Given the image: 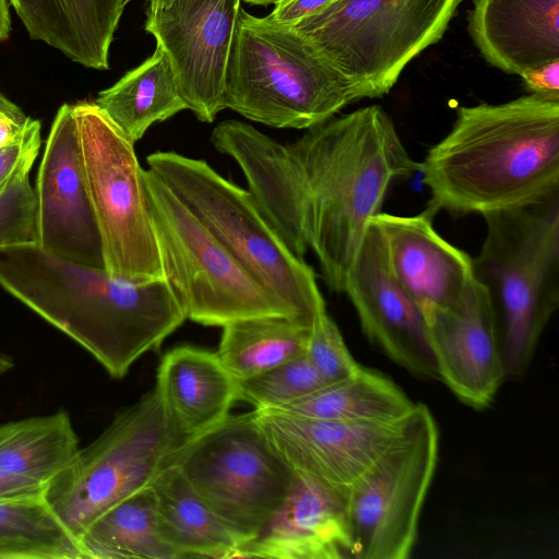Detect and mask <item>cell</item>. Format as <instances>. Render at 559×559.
<instances>
[{
    "label": "cell",
    "mask_w": 559,
    "mask_h": 559,
    "mask_svg": "<svg viewBox=\"0 0 559 559\" xmlns=\"http://www.w3.org/2000/svg\"><path fill=\"white\" fill-rule=\"evenodd\" d=\"M211 142L239 166L288 249L299 258L309 249L316 254L335 293H344L389 187L420 169L378 105L333 117L290 143L236 119L218 123Z\"/></svg>",
    "instance_id": "obj_1"
},
{
    "label": "cell",
    "mask_w": 559,
    "mask_h": 559,
    "mask_svg": "<svg viewBox=\"0 0 559 559\" xmlns=\"http://www.w3.org/2000/svg\"><path fill=\"white\" fill-rule=\"evenodd\" d=\"M0 287L88 352L112 378L186 320L165 278L134 283L34 241L0 245Z\"/></svg>",
    "instance_id": "obj_2"
},
{
    "label": "cell",
    "mask_w": 559,
    "mask_h": 559,
    "mask_svg": "<svg viewBox=\"0 0 559 559\" xmlns=\"http://www.w3.org/2000/svg\"><path fill=\"white\" fill-rule=\"evenodd\" d=\"M419 171L436 213L483 216L559 194V100L460 107Z\"/></svg>",
    "instance_id": "obj_3"
},
{
    "label": "cell",
    "mask_w": 559,
    "mask_h": 559,
    "mask_svg": "<svg viewBox=\"0 0 559 559\" xmlns=\"http://www.w3.org/2000/svg\"><path fill=\"white\" fill-rule=\"evenodd\" d=\"M483 217L473 272L491 307L506 376L519 378L559 307V194Z\"/></svg>",
    "instance_id": "obj_4"
},
{
    "label": "cell",
    "mask_w": 559,
    "mask_h": 559,
    "mask_svg": "<svg viewBox=\"0 0 559 559\" xmlns=\"http://www.w3.org/2000/svg\"><path fill=\"white\" fill-rule=\"evenodd\" d=\"M353 102L344 76L294 25L240 9L225 108L269 127L308 130Z\"/></svg>",
    "instance_id": "obj_5"
},
{
    "label": "cell",
    "mask_w": 559,
    "mask_h": 559,
    "mask_svg": "<svg viewBox=\"0 0 559 559\" xmlns=\"http://www.w3.org/2000/svg\"><path fill=\"white\" fill-rule=\"evenodd\" d=\"M146 163L207 231L301 323L311 326L326 311L314 271L288 249L249 190L224 178L205 160L176 152H154Z\"/></svg>",
    "instance_id": "obj_6"
},
{
    "label": "cell",
    "mask_w": 559,
    "mask_h": 559,
    "mask_svg": "<svg viewBox=\"0 0 559 559\" xmlns=\"http://www.w3.org/2000/svg\"><path fill=\"white\" fill-rule=\"evenodd\" d=\"M463 0H333L294 26L344 76L355 100L381 97L443 36Z\"/></svg>",
    "instance_id": "obj_7"
},
{
    "label": "cell",
    "mask_w": 559,
    "mask_h": 559,
    "mask_svg": "<svg viewBox=\"0 0 559 559\" xmlns=\"http://www.w3.org/2000/svg\"><path fill=\"white\" fill-rule=\"evenodd\" d=\"M143 182L163 276L186 319L207 326L259 317H287L300 322L148 168L143 169Z\"/></svg>",
    "instance_id": "obj_8"
},
{
    "label": "cell",
    "mask_w": 559,
    "mask_h": 559,
    "mask_svg": "<svg viewBox=\"0 0 559 559\" xmlns=\"http://www.w3.org/2000/svg\"><path fill=\"white\" fill-rule=\"evenodd\" d=\"M186 441L154 389L80 449L71 465L47 486L45 499L80 543L105 511L148 487Z\"/></svg>",
    "instance_id": "obj_9"
},
{
    "label": "cell",
    "mask_w": 559,
    "mask_h": 559,
    "mask_svg": "<svg viewBox=\"0 0 559 559\" xmlns=\"http://www.w3.org/2000/svg\"><path fill=\"white\" fill-rule=\"evenodd\" d=\"M168 464L182 473L240 547L254 539L280 508L295 474L253 412L228 415L187 440Z\"/></svg>",
    "instance_id": "obj_10"
},
{
    "label": "cell",
    "mask_w": 559,
    "mask_h": 559,
    "mask_svg": "<svg viewBox=\"0 0 559 559\" xmlns=\"http://www.w3.org/2000/svg\"><path fill=\"white\" fill-rule=\"evenodd\" d=\"M72 106L105 270L134 283L164 278L134 143L94 102Z\"/></svg>",
    "instance_id": "obj_11"
},
{
    "label": "cell",
    "mask_w": 559,
    "mask_h": 559,
    "mask_svg": "<svg viewBox=\"0 0 559 559\" xmlns=\"http://www.w3.org/2000/svg\"><path fill=\"white\" fill-rule=\"evenodd\" d=\"M438 457L437 423L426 405L416 403L401 436L349 488L352 557H409Z\"/></svg>",
    "instance_id": "obj_12"
},
{
    "label": "cell",
    "mask_w": 559,
    "mask_h": 559,
    "mask_svg": "<svg viewBox=\"0 0 559 559\" xmlns=\"http://www.w3.org/2000/svg\"><path fill=\"white\" fill-rule=\"evenodd\" d=\"M242 0H171L146 10L145 31L167 56L181 98L202 122L225 109L228 61Z\"/></svg>",
    "instance_id": "obj_13"
},
{
    "label": "cell",
    "mask_w": 559,
    "mask_h": 559,
    "mask_svg": "<svg viewBox=\"0 0 559 559\" xmlns=\"http://www.w3.org/2000/svg\"><path fill=\"white\" fill-rule=\"evenodd\" d=\"M34 194V242L56 255L104 267L102 241L84 178L72 104L61 105L53 118Z\"/></svg>",
    "instance_id": "obj_14"
},
{
    "label": "cell",
    "mask_w": 559,
    "mask_h": 559,
    "mask_svg": "<svg viewBox=\"0 0 559 559\" xmlns=\"http://www.w3.org/2000/svg\"><path fill=\"white\" fill-rule=\"evenodd\" d=\"M253 413L267 440L295 472L345 489L401 436L411 415L392 423H360L306 417L278 408Z\"/></svg>",
    "instance_id": "obj_15"
},
{
    "label": "cell",
    "mask_w": 559,
    "mask_h": 559,
    "mask_svg": "<svg viewBox=\"0 0 559 559\" xmlns=\"http://www.w3.org/2000/svg\"><path fill=\"white\" fill-rule=\"evenodd\" d=\"M350 299L366 336L411 373L438 379L421 310L395 280L378 225L370 219L347 275Z\"/></svg>",
    "instance_id": "obj_16"
},
{
    "label": "cell",
    "mask_w": 559,
    "mask_h": 559,
    "mask_svg": "<svg viewBox=\"0 0 559 559\" xmlns=\"http://www.w3.org/2000/svg\"><path fill=\"white\" fill-rule=\"evenodd\" d=\"M442 381L465 405L483 409L507 379L493 314L476 281L454 306L423 311Z\"/></svg>",
    "instance_id": "obj_17"
},
{
    "label": "cell",
    "mask_w": 559,
    "mask_h": 559,
    "mask_svg": "<svg viewBox=\"0 0 559 559\" xmlns=\"http://www.w3.org/2000/svg\"><path fill=\"white\" fill-rule=\"evenodd\" d=\"M349 489L295 472L288 492L259 535L236 558L338 559L352 557Z\"/></svg>",
    "instance_id": "obj_18"
},
{
    "label": "cell",
    "mask_w": 559,
    "mask_h": 559,
    "mask_svg": "<svg viewBox=\"0 0 559 559\" xmlns=\"http://www.w3.org/2000/svg\"><path fill=\"white\" fill-rule=\"evenodd\" d=\"M437 213L402 216L378 213L390 269L423 311L456 305L475 282L472 257L442 238L433 227Z\"/></svg>",
    "instance_id": "obj_19"
},
{
    "label": "cell",
    "mask_w": 559,
    "mask_h": 559,
    "mask_svg": "<svg viewBox=\"0 0 559 559\" xmlns=\"http://www.w3.org/2000/svg\"><path fill=\"white\" fill-rule=\"evenodd\" d=\"M468 32L486 61L521 75L559 60V0H473Z\"/></svg>",
    "instance_id": "obj_20"
},
{
    "label": "cell",
    "mask_w": 559,
    "mask_h": 559,
    "mask_svg": "<svg viewBox=\"0 0 559 559\" xmlns=\"http://www.w3.org/2000/svg\"><path fill=\"white\" fill-rule=\"evenodd\" d=\"M155 390L187 440L225 419L237 401L236 379L217 354L191 345L178 346L163 356Z\"/></svg>",
    "instance_id": "obj_21"
},
{
    "label": "cell",
    "mask_w": 559,
    "mask_h": 559,
    "mask_svg": "<svg viewBox=\"0 0 559 559\" xmlns=\"http://www.w3.org/2000/svg\"><path fill=\"white\" fill-rule=\"evenodd\" d=\"M130 0H9L33 40L71 61L109 69V49Z\"/></svg>",
    "instance_id": "obj_22"
},
{
    "label": "cell",
    "mask_w": 559,
    "mask_h": 559,
    "mask_svg": "<svg viewBox=\"0 0 559 559\" xmlns=\"http://www.w3.org/2000/svg\"><path fill=\"white\" fill-rule=\"evenodd\" d=\"M150 486L160 534L179 558H236L239 540L176 466L167 464Z\"/></svg>",
    "instance_id": "obj_23"
},
{
    "label": "cell",
    "mask_w": 559,
    "mask_h": 559,
    "mask_svg": "<svg viewBox=\"0 0 559 559\" xmlns=\"http://www.w3.org/2000/svg\"><path fill=\"white\" fill-rule=\"evenodd\" d=\"M94 103L134 144L153 123L188 109L169 60L157 46L140 66L100 91Z\"/></svg>",
    "instance_id": "obj_24"
},
{
    "label": "cell",
    "mask_w": 559,
    "mask_h": 559,
    "mask_svg": "<svg viewBox=\"0 0 559 559\" xmlns=\"http://www.w3.org/2000/svg\"><path fill=\"white\" fill-rule=\"evenodd\" d=\"M80 449L64 409L0 425V468L45 488L71 465Z\"/></svg>",
    "instance_id": "obj_25"
},
{
    "label": "cell",
    "mask_w": 559,
    "mask_h": 559,
    "mask_svg": "<svg viewBox=\"0 0 559 559\" xmlns=\"http://www.w3.org/2000/svg\"><path fill=\"white\" fill-rule=\"evenodd\" d=\"M415 405L392 380L361 367L278 409L319 419L392 423L408 416Z\"/></svg>",
    "instance_id": "obj_26"
},
{
    "label": "cell",
    "mask_w": 559,
    "mask_h": 559,
    "mask_svg": "<svg viewBox=\"0 0 559 559\" xmlns=\"http://www.w3.org/2000/svg\"><path fill=\"white\" fill-rule=\"evenodd\" d=\"M85 559H178L160 534L151 486L116 503L80 539Z\"/></svg>",
    "instance_id": "obj_27"
},
{
    "label": "cell",
    "mask_w": 559,
    "mask_h": 559,
    "mask_svg": "<svg viewBox=\"0 0 559 559\" xmlns=\"http://www.w3.org/2000/svg\"><path fill=\"white\" fill-rule=\"evenodd\" d=\"M222 328L216 354L227 371L239 380L306 355L311 326L287 317H259Z\"/></svg>",
    "instance_id": "obj_28"
},
{
    "label": "cell",
    "mask_w": 559,
    "mask_h": 559,
    "mask_svg": "<svg viewBox=\"0 0 559 559\" xmlns=\"http://www.w3.org/2000/svg\"><path fill=\"white\" fill-rule=\"evenodd\" d=\"M85 559L45 495L0 500V559Z\"/></svg>",
    "instance_id": "obj_29"
},
{
    "label": "cell",
    "mask_w": 559,
    "mask_h": 559,
    "mask_svg": "<svg viewBox=\"0 0 559 559\" xmlns=\"http://www.w3.org/2000/svg\"><path fill=\"white\" fill-rule=\"evenodd\" d=\"M328 384L306 355L236 380L237 400L254 409L280 408Z\"/></svg>",
    "instance_id": "obj_30"
},
{
    "label": "cell",
    "mask_w": 559,
    "mask_h": 559,
    "mask_svg": "<svg viewBox=\"0 0 559 559\" xmlns=\"http://www.w3.org/2000/svg\"><path fill=\"white\" fill-rule=\"evenodd\" d=\"M306 356L328 384L346 379L361 368L326 311L320 313L310 328Z\"/></svg>",
    "instance_id": "obj_31"
},
{
    "label": "cell",
    "mask_w": 559,
    "mask_h": 559,
    "mask_svg": "<svg viewBox=\"0 0 559 559\" xmlns=\"http://www.w3.org/2000/svg\"><path fill=\"white\" fill-rule=\"evenodd\" d=\"M29 171H19L0 188V245L35 239L36 205Z\"/></svg>",
    "instance_id": "obj_32"
},
{
    "label": "cell",
    "mask_w": 559,
    "mask_h": 559,
    "mask_svg": "<svg viewBox=\"0 0 559 559\" xmlns=\"http://www.w3.org/2000/svg\"><path fill=\"white\" fill-rule=\"evenodd\" d=\"M39 120L27 118L20 134L0 147V188L15 174L32 169L41 146Z\"/></svg>",
    "instance_id": "obj_33"
},
{
    "label": "cell",
    "mask_w": 559,
    "mask_h": 559,
    "mask_svg": "<svg viewBox=\"0 0 559 559\" xmlns=\"http://www.w3.org/2000/svg\"><path fill=\"white\" fill-rule=\"evenodd\" d=\"M520 76L532 94L559 100V60L527 70Z\"/></svg>",
    "instance_id": "obj_34"
},
{
    "label": "cell",
    "mask_w": 559,
    "mask_h": 559,
    "mask_svg": "<svg viewBox=\"0 0 559 559\" xmlns=\"http://www.w3.org/2000/svg\"><path fill=\"white\" fill-rule=\"evenodd\" d=\"M45 490V487L24 481L0 468V500L41 496Z\"/></svg>",
    "instance_id": "obj_35"
},
{
    "label": "cell",
    "mask_w": 559,
    "mask_h": 559,
    "mask_svg": "<svg viewBox=\"0 0 559 559\" xmlns=\"http://www.w3.org/2000/svg\"><path fill=\"white\" fill-rule=\"evenodd\" d=\"M27 118L22 121L5 112H0V147L11 142L20 134Z\"/></svg>",
    "instance_id": "obj_36"
},
{
    "label": "cell",
    "mask_w": 559,
    "mask_h": 559,
    "mask_svg": "<svg viewBox=\"0 0 559 559\" xmlns=\"http://www.w3.org/2000/svg\"><path fill=\"white\" fill-rule=\"evenodd\" d=\"M11 32V15L8 0H0V44L5 41Z\"/></svg>",
    "instance_id": "obj_37"
},
{
    "label": "cell",
    "mask_w": 559,
    "mask_h": 559,
    "mask_svg": "<svg viewBox=\"0 0 559 559\" xmlns=\"http://www.w3.org/2000/svg\"><path fill=\"white\" fill-rule=\"evenodd\" d=\"M0 112H5L22 121L28 117L16 104L7 98L2 93H0Z\"/></svg>",
    "instance_id": "obj_38"
},
{
    "label": "cell",
    "mask_w": 559,
    "mask_h": 559,
    "mask_svg": "<svg viewBox=\"0 0 559 559\" xmlns=\"http://www.w3.org/2000/svg\"><path fill=\"white\" fill-rule=\"evenodd\" d=\"M13 366V359L7 354L0 352V377L11 370Z\"/></svg>",
    "instance_id": "obj_39"
},
{
    "label": "cell",
    "mask_w": 559,
    "mask_h": 559,
    "mask_svg": "<svg viewBox=\"0 0 559 559\" xmlns=\"http://www.w3.org/2000/svg\"><path fill=\"white\" fill-rule=\"evenodd\" d=\"M243 2L250 4V5H275L276 3L281 2L282 0H242Z\"/></svg>",
    "instance_id": "obj_40"
},
{
    "label": "cell",
    "mask_w": 559,
    "mask_h": 559,
    "mask_svg": "<svg viewBox=\"0 0 559 559\" xmlns=\"http://www.w3.org/2000/svg\"><path fill=\"white\" fill-rule=\"evenodd\" d=\"M171 0H147V10H155L167 5Z\"/></svg>",
    "instance_id": "obj_41"
}]
</instances>
